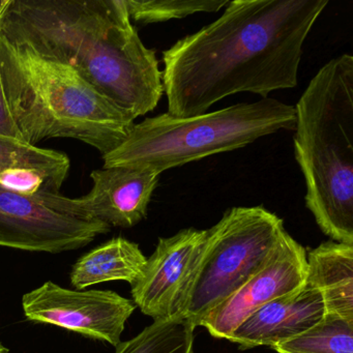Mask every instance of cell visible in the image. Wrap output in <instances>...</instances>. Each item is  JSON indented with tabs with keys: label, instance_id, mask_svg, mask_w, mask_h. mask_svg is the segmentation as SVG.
Returning <instances> with one entry per match:
<instances>
[{
	"label": "cell",
	"instance_id": "14",
	"mask_svg": "<svg viewBox=\"0 0 353 353\" xmlns=\"http://www.w3.org/2000/svg\"><path fill=\"white\" fill-rule=\"evenodd\" d=\"M305 283L321 293L325 314L353 322V245L330 241L311 250Z\"/></svg>",
	"mask_w": 353,
	"mask_h": 353
},
{
	"label": "cell",
	"instance_id": "1",
	"mask_svg": "<svg viewBox=\"0 0 353 353\" xmlns=\"http://www.w3.org/2000/svg\"><path fill=\"white\" fill-rule=\"evenodd\" d=\"M328 0H233L220 18L163 52V86L176 117L203 114L219 101L263 99L297 85L303 44Z\"/></svg>",
	"mask_w": 353,
	"mask_h": 353
},
{
	"label": "cell",
	"instance_id": "13",
	"mask_svg": "<svg viewBox=\"0 0 353 353\" xmlns=\"http://www.w3.org/2000/svg\"><path fill=\"white\" fill-rule=\"evenodd\" d=\"M71 161L65 152L0 136V185L34 197L49 185H63Z\"/></svg>",
	"mask_w": 353,
	"mask_h": 353
},
{
	"label": "cell",
	"instance_id": "21",
	"mask_svg": "<svg viewBox=\"0 0 353 353\" xmlns=\"http://www.w3.org/2000/svg\"><path fill=\"white\" fill-rule=\"evenodd\" d=\"M0 353H10L9 349L0 343Z\"/></svg>",
	"mask_w": 353,
	"mask_h": 353
},
{
	"label": "cell",
	"instance_id": "15",
	"mask_svg": "<svg viewBox=\"0 0 353 353\" xmlns=\"http://www.w3.org/2000/svg\"><path fill=\"white\" fill-rule=\"evenodd\" d=\"M145 263V256L137 243L114 237L74 264L71 283L76 290L109 281H125L132 285L139 278Z\"/></svg>",
	"mask_w": 353,
	"mask_h": 353
},
{
	"label": "cell",
	"instance_id": "3",
	"mask_svg": "<svg viewBox=\"0 0 353 353\" xmlns=\"http://www.w3.org/2000/svg\"><path fill=\"white\" fill-rule=\"evenodd\" d=\"M0 78L24 143L70 138L104 154L133 129L134 119L70 65L0 34Z\"/></svg>",
	"mask_w": 353,
	"mask_h": 353
},
{
	"label": "cell",
	"instance_id": "9",
	"mask_svg": "<svg viewBox=\"0 0 353 353\" xmlns=\"http://www.w3.org/2000/svg\"><path fill=\"white\" fill-rule=\"evenodd\" d=\"M111 227L65 216L0 185V247L63 253L85 247Z\"/></svg>",
	"mask_w": 353,
	"mask_h": 353
},
{
	"label": "cell",
	"instance_id": "7",
	"mask_svg": "<svg viewBox=\"0 0 353 353\" xmlns=\"http://www.w3.org/2000/svg\"><path fill=\"white\" fill-rule=\"evenodd\" d=\"M28 320L51 324L117 347L125 322L135 311L134 301L110 290H71L55 283L24 294Z\"/></svg>",
	"mask_w": 353,
	"mask_h": 353
},
{
	"label": "cell",
	"instance_id": "19",
	"mask_svg": "<svg viewBox=\"0 0 353 353\" xmlns=\"http://www.w3.org/2000/svg\"><path fill=\"white\" fill-rule=\"evenodd\" d=\"M0 136L23 142L21 134L10 113L5 94H3L1 78H0Z\"/></svg>",
	"mask_w": 353,
	"mask_h": 353
},
{
	"label": "cell",
	"instance_id": "8",
	"mask_svg": "<svg viewBox=\"0 0 353 353\" xmlns=\"http://www.w3.org/2000/svg\"><path fill=\"white\" fill-rule=\"evenodd\" d=\"M90 179L92 190L82 197L42 194L36 199L65 216L131 228L148 216L160 174L132 167H103L92 171Z\"/></svg>",
	"mask_w": 353,
	"mask_h": 353
},
{
	"label": "cell",
	"instance_id": "5",
	"mask_svg": "<svg viewBox=\"0 0 353 353\" xmlns=\"http://www.w3.org/2000/svg\"><path fill=\"white\" fill-rule=\"evenodd\" d=\"M294 106L270 98L196 117L163 113L135 123L123 143L102 156L103 167H132L161 174L212 154L239 150L276 132L294 130Z\"/></svg>",
	"mask_w": 353,
	"mask_h": 353
},
{
	"label": "cell",
	"instance_id": "16",
	"mask_svg": "<svg viewBox=\"0 0 353 353\" xmlns=\"http://www.w3.org/2000/svg\"><path fill=\"white\" fill-rule=\"evenodd\" d=\"M272 348L276 353H353V322L325 314L313 327Z\"/></svg>",
	"mask_w": 353,
	"mask_h": 353
},
{
	"label": "cell",
	"instance_id": "20",
	"mask_svg": "<svg viewBox=\"0 0 353 353\" xmlns=\"http://www.w3.org/2000/svg\"><path fill=\"white\" fill-rule=\"evenodd\" d=\"M9 0H0V15L5 11L6 7H7Z\"/></svg>",
	"mask_w": 353,
	"mask_h": 353
},
{
	"label": "cell",
	"instance_id": "11",
	"mask_svg": "<svg viewBox=\"0 0 353 353\" xmlns=\"http://www.w3.org/2000/svg\"><path fill=\"white\" fill-rule=\"evenodd\" d=\"M307 274V251L289 233L265 266L239 290L216 305L202 320L214 338L228 339L254 312L303 286Z\"/></svg>",
	"mask_w": 353,
	"mask_h": 353
},
{
	"label": "cell",
	"instance_id": "10",
	"mask_svg": "<svg viewBox=\"0 0 353 353\" xmlns=\"http://www.w3.org/2000/svg\"><path fill=\"white\" fill-rule=\"evenodd\" d=\"M206 235L208 230L189 228L159 239L139 278L131 285L134 303L142 313L154 320L175 317Z\"/></svg>",
	"mask_w": 353,
	"mask_h": 353
},
{
	"label": "cell",
	"instance_id": "17",
	"mask_svg": "<svg viewBox=\"0 0 353 353\" xmlns=\"http://www.w3.org/2000/svg\"><path fill=\"white\" fill-rule=\"evenodd\" d=\"M194 330L181 317L154 320L135 338L119 343L115 353H193Z\"/></svg>",
	"mask_w": 353,
	"mask_h": 353
},
{
	"label": "cell",
	"instance_id": "2",
	"mask_svg": "<svg viewBox=\"0 0 353 353\" xmlns=\"http://www.w3.org/2000/svg\"><path fill=\"white\" fill-rule=\"evenodd\" d=\"M0 34L70 65L134 121L164 94L156 52L140 39L125 0H9Z\"/></svg>",
	"mask_w": 353,
	"mask_h": 353
},
{
	"label": "cell",
	"instance_id": "6",
	"mask_svg": "<svg viewBox=\"0 0 353 353\" xmlns=\"http://www.w3.org/2000/svg\"><path fill=\"white\" fill-rule=\"evenodd\" d=\"M287 233L282 219L263 206L227 210L208 230L175 317L200 326L214 307L268 264Z\"/></svg>",
	"mask_w": 353,
	"mask_h": 353
},
{
	"label": "cell",
	"instance_id": "18",
	"mask_svg": "<svg viewBox=\"0 0 353 353\" xmlns=\"http://www.w3.org/2000/svg\"><path fill=\"white\" fill-rule=\"evenodd\" d=\"M130 17L143 24L181 19L197 13H214L228 0H125Z\"/></svg>",
	"mask_w": 353,
	"mask_h": 353
},
{
	"label": "cell",
	"instance_id": "4",
	"mask_svg": "<svg viewBox=\"0 0 353 353\" xmlns=\"http://www.w3.org/2000/svg\"><path fill=\"white\" fill-rule=\"evenodd\" d=\"M295 108L294 154L305 205L324 234L353 245V57L330 59Z\"/></svg>",
	"mask_w": 353,
	"mask_h": 353
},
{
	"label": "cell",
	"instance_id": "12",
	"mask_svg": "<svg viewBox=\"0 0 353 353\" xmlns=\"http://www.w3.org/2000/svg\"><path fill=\"white\" fill-rule=\"evenodd\" d=\"M325 315L321 293L305 284L264 305L245 318L227 340L241 350L274 347L313 327Z\"/></svg>",
	"mask_w": 353,
	"mask_h": 353
}]
</instances>
